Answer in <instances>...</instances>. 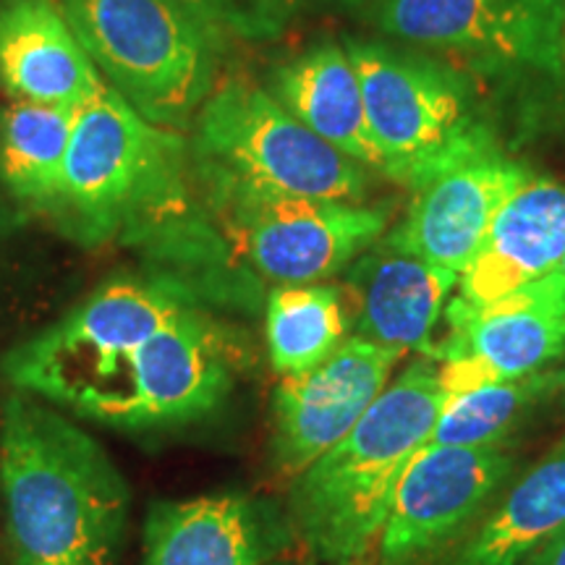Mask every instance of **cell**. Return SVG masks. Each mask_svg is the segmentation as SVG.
I'll return each mask as SVG.
<instances>
[{"label": "cell", "instance_id": "1", "mask_svg": "<svg viewBox=\"0 0 565 565\" xmlns=\"http://www.w3.org/2000/svg\"><path fill=\"white\" fill-rule=\"evenodd\" d=\"M238 351L173 278H113L6 353L0 372L63 414L150 433L207 419L228 398Z\"/></svg>", "mask_w": 565, "mask_h": 565}, {"label": "cell", "instance_id": "2", "mask_svg": "<svg viewBox=\"0 0 565 565\" xmlns=\"http://www.w3.org/2000/svg\"><path fill=\"white\" fill-rule=\"evenodd\" d=\"M0 484L13 565H118L129 487L61 408L17 391L0 419Z\"/></svg>", "mask_w": 565, "mask_h": 565}, {"label": "cell", "instance_id": "3", "mask_svg": "<svg viewBox=\"0 0 565 565\" xmlns=\"http://www.w3.org/2000/svg\"><path fill=\"white\" fill-rule=\"evenodd\" d=\"M189 158V141L179 131L147 121L105 84L76 113L61 192L45 217L84 246L179 231L183 242L207 254L215 233L194 215Z\"/></svg>", "mask_w": 565, "mask_h": 565}, {"label": "cell", "instance_id": "4", "mask_svg": "<svg viewBox=\"0 0 565 565\" xmlns=\"http://www.w3.org/2000/svg\"><path fill=\"white\" fill-rule=\"evenodd\" d=\"M445 398L437 364L416 359L341 443L294 479V526L317 561L345 565L370 550L401 477L429 443Z\"/></svg>", "mask_w": 565, "mask_h": 565}, {"label": "cell", "instance_id": "5", "mask_svg": "<svg viewBox=\"0 0 565 565\" xmlns=\"http://www.w3.org/2000/svg\"><path fill=\"white\" fill-rule=\"evenodd\" d=\"M189 152L207 194H270L362 202L356 160L307 129L270 92L223 82L194 116Z\"/></svg>", "mask_w": 565, "mask_h": 565}, {"label": "cell", "instance_id": "6", "mask_svg": "<svg viewBox=\"0 0 565 565\" xmlns=\"http://www.w3.org/2000/svg\"><path fill=\"white\" fill-rule=\"evenodd\" d=\"M108 87L179 131L215 89L221 40L181 0H58Z\"/></svg>", "mask_w": 565, "mask_h": 565}, {"label": "cell", "instance_id": "7", "mask_svg": "<svg viewBox=\"0 0 565 565\" xmlns=\"http://www.w3.org/2000/svg\"><path fill=\"white\" fill-rule=\"evenodd\" d=\"M362 82L380 173L422 189L445 168L494 145L454 68L383 42L345 45Z\"/></svg>", "mask_w": 565, "mask_h": 565}, {"label": "cell", "instance_id": "8", "mask_svg": "<svg viewBox=\"0 0 565 565\" xmlns=\"http://www.w3.org/2000/svg\"><path fill=\"white\" fill-rule=\"evenodd\" d=\"M244 259L278 286L343 273L385 236L391 212L362 202L270 194H207Z\"/></svg>", "mask_w": 565, "mask_h": 565}, {"label": "cell", "instance_id": "9", "mask_svg": "<svg viewBox=\"0 0 565 565\" xmlns=\"http://www.w3.org/2000/svg\"><path fill=\"white\" fill-rule=\"evenodd\" d=\"M448 335L429 349L445 395L545 372L565 356V280L557 273L487 303L445 309Z\"/></svg>", "mask_w": 565, "mask_h": 565}, {"label": "cell", "instance_id": "10", "mask_svg": "<svg viewBox=\"0 0 565 565\" xmlns=\"http://www.w3.org/2000/svg\"><path fill=\"white\" fill-rule=\"evenodd\" d=\"M563 0H380L385 34L484 71H547L557 61Z\"/></svg>", "mask_w": 565, "mask_h": 565}, {"label": "cell", "instance_id": "11", "mask_svg": "<svg viewBox=\"0 0 565 565\" xmlns=\"http://www.w3.org/2000/svg\"><path fill=\"white\" fill-rule=\"evenodd\" d=\"M404 351L349 335L328 362L282 377L273 395V458L296 479L370 412Z\"/></svg>", "mask_w": 565, "mask_h": 565}, {"label": "cell", "instance_id": "12", "mask_svg": "<svg viewBox=\"0 0 565 565\" xmlns=\"http://www.w3.org/2000/svg\"><path fill=\"white\" fill-rule=\"evenodd\" d=\"M511 469V456L500 445H424L401 477L380 532L383 563H412L456 540L484 511Z\"/></svg>", "mask_w": 565, "mask_h": 565}, {"label": "cell", "instance_id": "13", "mask_svg": "<svg viewBox=\"0 0 565 565\" xmlns=\"http://www.w3.org/2000/svg\"><path fill=\"white\" fill-rule=\"evenodd\" d=\"M532 179L498 145L479 150L416 189L406 217L383 238L424 263L463 275L500 207Z\"/></svg>", "mask_w": 565, "mask_h": 565}, {"label": "cell", "instance_id": "14", "mask_svg": "<svg viewBox=\"0 0 565 565\" xmlns=\"http://www.w3.org/2000/svg\"><path fill=\"white\" fill-rule=\"evenodd\" d=\"M461 275L374 244L345 267L343 294L359 338L395 351H427Z\"/></svg>", "mask_w": 565, "mask_h": 565}, {"label": "cell", "instance_id": "15", "mask_svg": "<svg viewBox=\"0 0 565 565\" xmlns=\"http://www.w3.org/2000/svg\"><path fill=\"white\" fill-rule=\"evenodd\" d=\"M0 87L13 100L84 108L105 79L58 0H0Z\"/></svg>", "mask_w": 565, "mask_h": 565}, {"label": "cell", "instance_id": "16", "mask_svg": "<svg viewBox=\"0 0 565 565\" xmlns=\"http://www.w3.org/2000/svg\"><path fill=\"white\" fill-rule=\"evenodd\" d=\"M565 259V183L529 179L500 207L461 275V299L487 303L555 273Z\"/></svg>", "mask_w": 565, "mask_h": 565}, {"label": "cell", "instance_id": "17", "mask_svg": "<svg viewBox=\"0 0 565 565\" xmlns=\"http://www.w3.org/2000/svg\"><path fill=\"white\" fill-rule=\"evenodd\" d=\"M273 89L282 108L345 158L374 171L383 168L366 124L359 71L345 47L335 42L309 47L275 71Z\"/></svg>", "mask_w": 565, "mask_h": 565}, {"label": "cell", "instance_id": "18", "mask_svg": "<svg viewBox=\"0 0 565 565\" xmlns=\"http://www.w3.org/2000/svg\"><path fill=\"white\" fill-rule=\"evenodd\" d=\"M257 513L242 494L158 503L145 529L141 565H263Z\"/></svg>", "mask_w": 565, "mask_h": 565}, {"label": "cell", "instance_id": "19", "mask_svg": "<svg viewBox=\"0 0 565 565\" xmlns=\"http://www.w3.org/2000/svg\"><path fill=\"white\" fill-rule=\"evenodd\" d=\"M565 526V437L484 515L450 565H521Z\"/></svg>", "mask_w": 565, "mask_h": 565}, {"label": "cell", "instance_id": "20", "mask_svg": "<svg viewBox=\"0 0 565 565\" xmlns=\"http://www.w3.org/2000/svg\"><path fill=\"white\" fill-rule=\"evenodd\" d=\"M79 108L13 100L0 108V186L24 210L47 215Z\"/></svg>", "mask_w": 565, "mask_h": 565}, {"label": "cell", "instance_id": "21", "mask_svg": "<svg viewBox=\"0 0 565 565\" xmlns=\"http://www.w3.org/2000/svg\"><path fill=\"white\" fill-rule=\"evenodd\" d=\"M351 315L343 288L330 282L278 286L267 299L265 338L282 377L328 362L349 338Z\"/></svg>", "mask_w": 565, "mask_h": 565}, {"label": "cell", "instance_id": "22", "mask_svg": "<svg viewBox=\"0 0 565 565\" xmlns=\"http://www.w3.org/2000/svg\"><path fill=\"white\" fill-rule=\"evenodd\" d=\"M563 387L565 374L545 370L448 395L433 427V435H429V443L463 445V448L500 445V440L511 435L513 427H519V422L542 398L563 391Z\"/></svg>", "mask_w": 565, "mask_h": 565}, {"label": "cell", "instance_id": "23", "mask_svg": "<svg viewBox=\"0 0 565 565\" xmlns=\"http://www.w3.org/2000/svg\"><path fill=\"white\" fill-rule=\"evenodd\" d=\"M217 34L242 40H273L294 17L296 0H181Z\"/></svg>", "mask_w": 565, "mask_h": 565}, {"label": "cell", "instance_id": "24", "mask_svg": "<svg viewBox=\"0 0 565 565\" xmlns=\"http://www.w3.org/2000/svg\"><path fill=\"white\" fill-rule=\"evenodd\" d=\"M521 565H565V526L550 536L542 547H536Z\"/></svg>", "mask_w": 565, "mask_h": 565}, {"label": "cell", "instance_id": "25", "mask_svg": "<svg viewBox=\"0 0 565 565\" xmlns=\"http://www.w3.org/2000/svg\"><path fill=\"white\" fill-rule=\"evenodd\" d=\"M19 223H21V212L13 210L11 204H6L3 196H0V249H3V244L9 242V236L17 231Z\"/></svg>", "mask_w": 565, "mask_h": 565}, {"label": "cell", "instance_id": "26", "mask_svg": "<svg viewBox=\"0 0 565 565\" xmlns=\"http://www.w3.org/2000/svg\"><path fill=\"white\" fill-rule=\"evenodd\" d=\"M553 79L557 82V87H561L563 100H565V0L561 11V34H557V61H555Z\"/></svg>", "mask_w": 565, "mask_h": 565}, {"label": "cell", "instance_id": "27", "mask_svg": "<svg viewBox=\"0 0 565 565\" xmlns=\"http://www.w3.org/2000/svg\"><path fill=\"white\" fill-rule=\"evenodd\" d=\"M345 6H377L380 0H341Z\"/></svg>", "mask_w": 565, "mask_h": 565}, {"label": "cell", "instance_id": "28", "mask_svg": "<svg viewBox=\"0 0 565 565\" xmlns=\"http://www.w3.org/2000/svg\"><path fill=\"white\" fill-rule=\"evenodd\" d=\"M555 273H557V275H561V278L565 280V259H563V263H561V265H557V270H555Z\"/></svg>", "mask_w": 565, "mask_h": 565}, {"label": "cell", "instance_id": "29", "mask_svg": "<svg viewBox=\"0 0 565 565\" xmlns=\"http://www.w3.org/2000/svg\"><path fill=\"white\" fill-rule=\"evenodd\" d=\"M563 374H565V372H563Z\"/></svg>", "mask_w": 565, "mask_h": 565}]
</instances>
